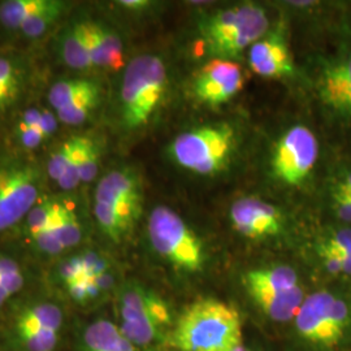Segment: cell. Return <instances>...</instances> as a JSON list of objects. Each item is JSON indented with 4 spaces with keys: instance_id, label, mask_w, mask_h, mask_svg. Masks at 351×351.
<instances>
[{
    "instance_id": "cell-44",
    "label": "cell",
    "mask_w": 351,
    "mask_h": 351,
    "mask_svg": "<svg viewBox=\"0 0 351 351\" xmlns=\"http://www.w3.org/2000/svg\"><path fill=\"white\" fill-rule=\"evenodd\" d=\"M336 186H337V188L341 189V190H342V191H343V193H345V194H346V195H349V197H350V198H351V193H349V191H346V190H345V189L342 188V186H341V185H339V184H337V185H336Z\"/></svg>"
},
{
    "instance_id": "cell-31",
    "label": "cell",
    "mask_w": 351,
    "mask_h": 351,
    "mask_svg": "<svg viewBox=\"0 0 351 351\" xmlns=\"http://www.w3.org/2000/svg\"><path fill=\"white\" fill-rule=\"evenodd\" d=\"M0 284L19 291L24 287V275L20 264L8 256L0 255Z\"/></svg>"
},
{
    "instance_id": "cell-39",
    "label": "cell",
    "mask_w": 351,
    "mask_h": 351,
    "mask_svg": "<svg viewBox=\"0 0 351 351\" xmlns=\"http://www.w3.org/2000/svg\"><path fill=\"white\" fill-rule=\"evenodd\" d=\"M329 106H332L335 110H337L339 112L346 113L351 116V94L350 95H345L341 97L336 101H330Z\"/></svg>"
},
{
    "instance_id": "cell-43",
    "label": "cell",
    "mask_w": 351,
    "mask_h": 351,
    "mask_svg": "<svg viewBox=\"0 0 351 351\" xmlns=\"http://www.w3.org/2000/svg\"><path fill=\"white\" fill-rule=\"evenodd\" d=\"M233 351H252V349H250V348H247L243 342L242 343H239V346L237 348H234L233 349Z\"/></svg>"
},
{
    "instance_id": "cell-16",
    "label": "cell",
    "mask_w": 351,
    "mask_h": 351,
    "mask_svg": "<svg viewBox=\"0 0 351 351\" xmlns=\"http://www.w3.org/2000/svg\"><path fill=\"white\" fill-rule=\"evenodd\" d=\"M63 324V310L55 303L40 302L26 307L16 316L14 333L34 330L60 332Z\"/></svg>"
},
{
    "instance_id": "cell-14",
    "label": "cell",
    "mask_w": 351,
    "mask_h": 351,
    "mask_svg": "<svg viewBox=\"0 0 351 351\" xmlns=\"http://www.w3.org/2000/svg\"><path fill=\"white\" fill-rule=\"evenodd\" d=\"M249 62L251 69L262 77H282L293 72L288 47L280 36H269L254 43Z\"/></svg>"
},
{
    "instance_id": "cell-26",
    "label": "cell",
    "mask_w": 351,
    "mask_h": 351,
    "mask_svg": "<svg viewBox=\"0 0 351 351\" xmlns=\"http://www.w3.org/2000/svg\"><path fill=\"white\" fill-rule=\"evenodd\" d=\"M95 29L101 45L103 68L120 69L124 65V46L119 34L101 23H95Z\"/></svg>"
},
{
    "instance_id": "cell-37",
    "label": "cell",
    "mask_w": 351,
    "mask_h": 351,
    "mask_svg": "<svg viewBox=\"0 0 351 351\" xmlns=\"http://www.w3.org/2000/svg\"><path fill=\"white\" fill-rule=\"evenodd\" d=\"M42 111V121H40V129L43 130L46 138L52 137L58 130V116L56 112H51L50 110H40Z\"/></svg>"
},
{
    "instance_id": "cell-36",
    "label": "cell",
    "mask_w": 351,
    "mask_h": 351,
    "mask_svg": "<svg viewBox=\"0 0 351 351\" xmlns=\"http://www.w3.org/2000/svg\"><path fill=\"white\" fill-rule=\"evenodd\" d=\"M333 203H335V210L342 221L351 223V198L346 195L341 189L335 188L333 190Z\"/></svg>"
},
{
    "instance_id": "cell-24",
    "label": "cell",
    "mask_w": 351,
    "mask_h": 351,
    "mask_svg": "<svg viewBox=\"0 0 351 351\" xmlns=\"http://www.w3.org/2000/svg\"><path fill=\"white\" fill-rule=\"evenodd\" d=\"M68 8V4L60 0H53L49 8L32 16L24 25L20 27L23 36L30 39L45 36L63 16Z\"/></svg>"
},
{
    "instance_id": "cell-6",
    "label": "cell",
    "mask_w": 351,
    "mask_h": 351,
    "mask_svg": "<svg viewBox=\"0 0 351 351\" xmlns=\"http://www.w3.org/2000/svg\"><path fill=\"white\" fill-rule=\"evenodd\" d=\"M167 66L158 55H139L126 66L120 90L123 124L134 130L147 125L163 101Z\"/></svg>"
},
{
    "instance_id": "cell-28",
    "label": "cell",
    "mask_w": 351,
    "mask_h": 351,
    "mask_svg": "<svg viewBox=\"0 0 351 351\" xmlns=\"http://www.w3.org/2000/svg\"><path fill=\"white\" fill-rule=\"evenodd\" d=\"M16 339L25 351H53L59 342V332L34 330L16 333Z\"/></svg>"
},
{
    "instance_id": "cell-20",
    "label": "cell",
    "mask_w": 351,
    "mask_h": 351,
    "mask_svg": "<svg viewBox=\"0 0 351 351\" xmlns=\"http://www.w3.org/2000/svg\"><path fill=\"white\" fill-rule=\"evenodd\" d=\"M322 97L329 104L351 94V56L328 66L322 78Z\"/></svg>"
},
{
    "instance_id": "cell-5",
    "label": "cell",
    "mask_w": 351,
    "mask_h": 351,
    "mask_svg": "<svg viewBox=\"0 0 351 351\" xmlns=\"http://www.w3.org/2000/svg\"><path fill=\"white\" fill-rule=\"evenodd\" d=\"M151 249L180 275H199L208 261L206 245L195 230L165 206L151 211L147 223Z\"/></svg>"
},
{
    "instance_id": "cell-35",
    "label": "cell",
    "mask_w": 351,
    "mask_h": 351,
    "mask_svg": "<svg viewBox=\"0 0 351 351\" xmlns=\"http://www.w3.org/2000/svg\"><path fill=\"white\" fill-rule=\"evenodd\" d=\"M17 134L21 145L27 150L37 149L39 145H42L47 139L40 126H27L21 121L20 125L17 126Z\"/></svg>"
},
{
    "instance_id": "cell-30",
    "label": "cell",
    "mask_w": 351,
    "mask_h": 351,
    "mask_svg": "<svg viewBox=\"0 0 351 351\" xmlns=\"http://www.w3.org/2000/svg\"><path fill=\"white\" fill-rule=\"evenodd\" d=\"M101 162V151L95 141L88 137L85 147L82 151V160H81V181L88 184L91 182L99 169Z\"/></svg>"
},
{
    "instance_id": "cell-10",
    "label": "cell",
    "mask_w": 351,
    "mask_h": 351,
    "mask_svg": "<svg viewBox=\"0 0 351 351\" xmlns=\"http://www.w3.org/2000/svg\"><path fill=\"white\" fill-rule=\"evenodd\" d=\"M317 154L314 133L306 126H294L277 142L272 156L274 173L288 185H300L311 173Z\"/></svg>"
},
{
    "instance_id": "cell-17",
    "label": "cell",
    "mask_w": 351,
    "mask_h": 351,
    "mask_svg": "<svg viewBox=\"0 0 351 351\" xmlns=\"http://www.w3.org/2000/svg\"><path fill=\"white\" fill-rule=\"evenodd\" d=\"M59 51L64 63L77 71L94 68L80 23L68 26L60 37Z\"/></svg>"
},
{
    "instance_id": "cell-7",
    "label": "cell",
    "mask_w": 351,
    "mask_h": 351,
    "mask_svg": "<svg viewBox=\"0 0 351 351\" xmlns=\"http://www.w3.org/2000/svg\"><path fill=\"white\" fill-rule=\"evenodd\" d=\"M267 29L268 19L263 8L243 4L211 14L202 26V33L211 53L232 58L261 40Z\"/></svg>"
},
{
    "instance_id": "cell-32",
    "label": "cell",
    "mask_w": 351,
    "mask_h": 351,
    "mask_svg": "<svg viewBox=\"0 0 351 351\" xmlns=\"http://www.w3.org/2000/svg\"><path fill=\"white\" fill-rule=\"evenodd\" d=\"M86 139H88V137L81 136L80 146L77 149V152H75L72 163L69 164V167L66 168L64 175L58 181V185L63 189V190H73V189L77 188L82 182L81 181V160H82V151H84V147H85Z\"/></svg>"
},
{
    "instance_id": "cell-41",
    "label": "cell",
    "mask_w": 351,
    "mask_h": 351,
    "mask_svg": "<svg viewBox=\"0 0 351 351\" xmlns=\"http://www.w3.org/2000/svg\"><path fill=\"white\" fill-rule=\"evenodd\" d=\"M17 291L13 290L10 287H5V285H1L0 284V306H3L5 302L8 301L13 294H16Z\"/></svg>"
},
{
    "instance_id": "cell-11",
    "label": "cell",
    "mask_w": 351,
    "mask_h": 351,
    "mask_svg": "<svg viewBox=\"0 0 351 351\" xmlns=\"http://www.w3.org/2000/svg\"><path fill=\"white\" fill-rule=\"evenodd\" d=\"M143 191L138 173L119 168L103 176L95 190V204L116 213L133 230L142 213Z\"/></svg>"
},
{
    "instance_id": "cell-15",
    "label": "cell",
    "mask_w": 351,
    "mask_h": 351,
    "mask_svg": "<svg viewBox=\"0 0 351 351\" xmlns=\"http://www.w3.org/2000/svg\"><path fill=\"white\" fill-rule=\"evenodd\" d=\"M78 351H143L120 330L116 322L98 319L85 326L78 337Z\"/></svg>"
},
{
    "instance_id": "cell-9",
    "label": "cell",
    "mask_w": 351,
    "mask_h": 351,
    "mask_svg": "<svg viewBox=\"0 0 351 351\" xmlns=\"http://www.w3.org/2000/svg\"><path fill=\"white\" fill-rule=\"evenodd\" d=\"M42 173L23 162L0 164V233L25 220L39 202Z\"/></svg>"
},
{
    "instance_id": "cell-2",
    "label": "cell",
    "mask_w": 351,
    "mask_h": 351,
    "mask_svg": "<svg viewBox=\"0 0 351 351\" xmlns=\"http://www.w3.org/2000/svg\"><path fill=\"white\" fill-rule=\"evenodd\" d=\"M290 351H339L351 339V302L329 290L308 293L289 324Z\"/></svg>"
},
{
    "instance_id": "cell-23",
    "label": "cell",
    "mask_w": 351,
    "mask_h": 351,
    "mask_svg": "<svg viewBox=\"0 0 351 351\" xmlns=\"http://www.w3.org/2000/svg\"><path fill=\"white\" fill-rule=\"evenodd\" d=\"M101 101V88L90 91L88 94L81 95L73 103L64 107L62 110L55 111L60 123L65 125H81L84 124L90 114L98 107Z\"/></svg>"
},
{
    "instance_id": "cell-25",
    "label": "cell",
    "mask_w": 351,
    "mask_h": 351,
    "mask_svg": "<svg viewBox=\"0 0 351 351\" xmlns=\"http://www.w3.org/2000/svg\"><path fill=\"white\" fill-rule=\"evenodd\" d=\"M316 249L336 255L343 265V275L351 276V229H336L326 233L317 242Z\"/></svg>"
},
{
    "instance_id": "cell-40",
    "label": "cell",
    "mask_w": 351,
    "mask_h": 351,
    "mask_svg": "<svg viewBox=\"0 0 351 351\" xmlns=\"http://www.w3.org/2000/svg\"><path fill=\"white\" fill-rule=\"evenodd\" d=\"M120 4L128 10H137L138 11V10L146 8L149 5V1H146V0H123V1H120Z\"/></svg>"
},
{
    "instance_id": "cell-42",
    "label": "cell",
    "mask_w": 351,
    "mask_h": 351,
    "mask_svg": "<svg viewBox=\"0 0 351 351\" xmlns=\"http://www.w3.org/2000/svg\"><path fill=\"white\" fill-rule=\"evenodd\" d=\"M339 184L341 185V186H342V188L345 189L346 191L351 193V173H349V175L346 176V178H345L343 181L339 182Z\"/></svg>"
},
{
    "instance_id": "cell-45",
    "label": "cell",
    "mask_w": 351,
    "mask_h": 351,
    "mask_svg": "<svg viewBox=\"0 0 351 351\" xmlns=\"http://www.w3.org/2000/svg\"><path fill=\"white\" fill-rule=\"evenodd\" d=\"M252 351H262V350H252Z\"/></svg>"
},
{
    "instance_id": "cell-21",
    "label": "cell",
    "mask_w": 351,
    "mask_h": 351,
    "mask_svg": "<svg viewBox=\"0 0 351 351\" xmlns=\"http://www.w3.org/2000/svg\"><path fill=\"white\" fill-rule=\"evenodd\" d=\"M101 86L88 78H68L53 84L49 90L47 99L53 111L62 110L71 103L90 91L98 90Z\"/></svg>"
},
{
    "instance_id": "cell-27",
    "label": "cell",
    "mask_w": 351,
    "mask_h": 351,
    "mask_svg": "<svg viewBox=\"0 0 351 351\" xmlns=\"http://www.w3.org/2000/svg\"><path fill=\"white\" fill-rule=\"evenodd\" d=\"M80 141H81V136L71 137L63 142L59 146V149L51 155L47 163V173L53 181L58 182L60 177L64 175V172L66 171V168L69 167V164L72 163L77 149L80 146Z\"/></svg>"
},
{
    "instance_id": "cell-29",
    "label": "cell",
    "mask_w": 351,
    "mask_h": 351,
    "mask_svg": "<svg viewBox=\"0 0 351 351\" xmlns=\"http://www.w3.org/2000/svg\"><path fill=\"white\" fill-rule=\"evenodd\" d=\"M51 230L55 232V234L62 242L65 250L77 246L84 236L82 224H81L80 219L77 217V215L72 211V208L69 213H66V216L64 217L63 220Z\"/></svg>"
},
{
    "instance_id": "cell-18",
    "label": "cell",
    "mask_w": 351,
    "mask_h": 351,
    "mask_svg": "<svg viewBox=\"0 0 351 351\" xmlns=\"http://www.w3.org/2000/svg\"><path fill=\"white\" fill-rule=\"evenodd\" d=\"M69 211L71 208L63 202L40 199L25 217L26 234L32 239L42 232L53 229Z\"/></svg>"
},
{
    "instance_id": "cell-33",
    "label": "cell",
    "mask_w": 351,
    "mask_h": 351,
    "mask_svg": "<svg viewBox=\"0 0 351 351\" xmlns=\"http://www.w3.org/2000/svg\"><path fill=\"white\" fill-rule=\"evenodd\" d=\"M58 277L62 281L64 288L80 280H86V272L82 264L81 255H75L64 261L58 268Z\"/></svg>"
},
{
    "instance_id": "cell-8",
    "label": "cell",
    "mask_w": 351,
    "mask_h": 351,
    "mask_svg": "<svg viewBox=\"0 0 351 351\" xmlns=\"http://www.w3.org/2000/svg\"><path fill=\"white\" fill-rule=\"evenodd\" d=\"M234 132L228 125H207L176 137L169 155L176 163L198 175L220 171L234 150Z\"/></svg>"
},
{
    "instance_id": "cell-13",
    "label": "cell",
    "mask_w": 351,
    "mask_h": 351,
    "mask_svg": "<svg viewBox=\"0 0 351 351\" xmlns=\"http://www.w3.org/2000/svg\"><path fill=\"white\" fill-rule=\"evenodd\" d=\"M245 77L239 64L226 59H213L202 68L194 82V93L208 106L230 101L243 88Z\"/></svg>"
},
{
    "instance_id": "cell-34",
    "label": "cell",
    "mask_w": 351,
    "mask_h": 351,
    "mask_svg": "<svg viewBox=\"0 0 351 351\" xmlns=\"http://www.w3.org/2000/svg\"><path fill=\"white\" fill-rule=\"evenodd\" d=\"M32 241L34 243V246L37 247V250L43 252V254H47V255H58V254H62L64 249L62 242L58 239V236L55 234L53 230H46V232H42L37 236L32 237Z\"/></svg>"
},
{
    "instance_id": "cell-4",
    "label": "cell",
    "mask_w": 351,
    "mask_h": 351,
    "mask_svg": "<svg viewBox=\"0 0 351 351\" xmlns=\"http://www.w3.org/2000/svg\"><path fill=\"white\" fill-rule=\"evenodd\" d=\"M242 287L259 319L271 326L288 328L307 294L298 272L288 264L251 268L242 275Z\"/></svg>"
},
{
    "instance_id": "cell-12",
    "label": "cell",
    "mask_w": 351,
    "mask_h": 351,
    "mask_svg": "<svg viewBox=\"0 0 351 351\" xmlns=\"http://www.w3.org/2000/svg\"><path fill=\"white\" fill-rule=\"evenodd\" d=\"M230 220L236 232L252 241L277 237L282 233V213L275 206L256 198H242L230 208Z\"/></svg>"
},
{
    "instance_id": "cell-19",
    "label": "cell",
    "mask_w": 351,
    "mask_h": 351,
    "mask_svg": "<svg viewBox=\"0 0 351 351\" xmlns=\"http://www.w3.org/2000/svg\"><path fill=\"white\" fill-rule=\"evenodd\" d=\"M53 0H7L0 3V23L7 29L20 30L26 21L49 8Z\"/></svg>"
},
{
    "instance_id": "cell-22",
    "label": "cell",
    "mask_w": 351,
    "mask_h": 351,
    "mask_svg": "<svg viewBox=\"0 0 351 351\" xmlns=\"http://www.w3.org/2000/svg\"><path fill=\"white\" fill-rule=\"evenodd\" d=\"M24 82V73L13 59L0 56V112L12 106Z\"/></svg>"
},
{
    "instance_id": "cell-1",
    "label": "cell",
    "mask_w": 351,
    "mask_h": 351,
    "mask_svg": "<svg viewBox=\"0 0 351 351\" xmlns=\"http://www.w3.org/2000/svg\"><path fill=\"white\" fill-rule=\"evenodd\" d=\"M243 342L239 310L215 297H199L177 314L167 351H233Z\"/></svg>"
},
{
    "instance_id": "cell-3",
    "label": "cell",
    "mask_w": 351,
    "mask_h": 351,
    "mask_svg": "<svg viewBox=\"0 0 351 351\" xmlns=\"http://www.w3.org/2000/svg\"><path fill=\"white\" fill-rule=\"evenodd\" d=\"M177 315L155 290L129 281L117 297V326L143 351H164Z\"/></svg>"
},
{
    "instance_id": "cell-38",
    "label": "cell",
    "mask_w": 351,
    "mask_h": 351,
    "mask_svg": "<svg viewBox=\"0 0 351 351\" xmlns=\"http://www.w3.org/2000/svg\"><path fill=\"white\" fill-rule=\"evenodd\" d=\"M40 121H42V111L36 107L27 108L21 119V123L27 126H40Z\"/></svg>"
}]
</instances>
